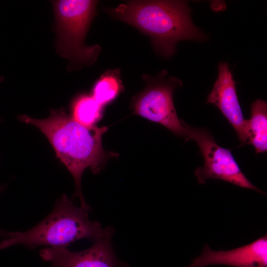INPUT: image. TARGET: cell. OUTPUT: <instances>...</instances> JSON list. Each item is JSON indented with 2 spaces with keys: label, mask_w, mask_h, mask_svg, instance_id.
<instances>
[{
  "label": "cell",
  "mask_w": 267,
  "mask_h": 267,
  "mask_svg": "<svg viewBox=\"0 0 267 267\" xmlns=\"http://www.w3.org/2000/svg\"><path fill=\"white\" fill-rule=\"evenodd\" d=\"M18 118L36 126L46 137L57 158L74 178V196L79 198L80 207L89 211L90 207L86 203L81 188L84 171L89 168L94 174H98L109 159L118 156V154L103 147L102 138L108 128L85 127L75 121L63 108L52 110L49 116L44 119L32 118L26 115Z\"/></svg>",
  "instance_id": "cell-1"
},
{
  "label": "cell",
  "mask_w": 267,
  "mask_h": 267,
  "mask_svg": "<svg viewBox=\"0 0 267 267\" xmlns=\"http://www.w3.org/2000/svg\"><path fill=\"white\" fill-rule=\"evenodd\" d=\"M108 12L149 36L155 50L166 57L175 53L178 42H202L206 39L192 22L186 1H129L109 9Z\"/></svg>",
  "instance_id": "cell-2"
},
{
  "label": "cell",
  "mask_w": 267,
  "mask_h": 267,
  "mask_svg": "<svg viewBox=\"0 0 267 267\" xmlns=\"http://www.w3.org/2000/svg\"><path fill=\"white\" fill-rule=\"evenodd\" d=\"M88 212L74 205L63 194L52 211L37 225L25 232H8L0 243V249L19 244L28 249L41 245L66 248L81 239L94 241L114 233L113 227L103 228L99 222L90 220Z\"/></svg>",
  "instance_id": "cell-3"
},
{
  "label": "cell",
  "mask_w": 267,
  "mask_h": 267,
  "mask_svg": "<svg viewBox=\"0 0 267 267\" xmlns=\"http://www.w3.org/2000/svg\"><path fill=\"white\" fill-rule=\"evenodd\" d=\"M95 0H59L53 2L58 53L68 59L74 68L91 65L101 48L85 46L84 39L96 13Z\"/></svg>",
  "instance_id": "cell-4"
},
{
  "label": "cell",
  "mask_w": 267,
  "mask_h": 267,
  "mask_svg": "<svg viewBox=\"0 0 267 267\" xmlns=\"http://www.w3.org/2000/svg\"><path fill=\"white\" fill-rule=\"evenodd\" d=\"M167 74L164 70L156 77L145 75L146 86L134 96L131 108L134 114L163 126L187 141L188 125L178 118L173 97L175 89L182 82L176 77L166 78Z\"/></svg>",
  "instance_id": "cell-5"
},
{
  "label": "cell",
  "mask_w": 267,
  "mask_h": 267,
  "mask_svg": "<svg viewBox=\"0 0 267 267\" xmlns=\"http://www.w3.org/2000/svg\"><path fill=\"white\" fill-rule=\"evenodd\" d=\"M187 128L188 140L197 143L204 159V166L194 171L199 183L204 184L208 179H219L265 194L243 174L230 150L219 145L208 130L188 125Z\"/></svg>",
  "instance_id": "cell-6"
},
{
  "label": "cell",
  "mask_w": 267,
  "mask_h": 267,
  "mask_svg": "<svg viewBox=\"0 0 267 267\" xmlns=\"http://www.w3.org/2000/svg\"><path fill=\"white\" fill-rule=\"evenodd\" d=\"M113 234L94 241L89 248L72 252L66 248L46 247L40 250V256L51 267H130L115 255L111 244Z\"/></svg>",
  "instance_id": "cell-7"
},
{
  "label": "cell",
  "mask_w": 267,
  "mask_h": 267,
  "mask_svg": "<svg viewBox=\"0 0 267 267\" xmlns=\"http://www.w3.org/2000/svg\"><path fill=\"white\" fill-rule=\"evenodd\" d=\"M222 265L234 267H267V236L229 250L216 251L206 244L201 254L186 267Z\"/></svg>",
  "instance_id": "cell-8"
},
{
  "label": "cell",
  "mask_w": 267,
  "mask_h": 267,
  "mask_svg": "<svg viewBox=\"0 0 267 267\" xmlns=\"http://www.w3.org/2000/svg\"><path fill=\"white\" fill-rule=\"evenodd\" d=\"M207 103L220 109L235 130L241 143L246 144V120L238 101L233 75L226 62L219 63L218 77L208 95Z\"/></svg>",
  "instance_id": "cell-9"
},
{
  "label": "cell",
  "mask_w": 267,
  "mask_h": 267,
  "mask_svg": "<svg viewBox=\"0 0 267 267\" xmlns=\"http://www.w3.org/2000/svg\"><path fill=\"white\" fill-rule=\"evenodd\" d=\"M247 144L252 145L257 154L267 150V103L258 99L251 106V117L246 120Z\"/></svg>",
  "instance_id": "cell-10"
},
{
  "label": "cell",
  "mask_w": 267,
  "mask_h": 267,
  "mask_svg": "<svg viewBox=\"0 0 267 267\" xmlns=\"http://www.w3.org/2000/svg\"><path fill=\"white\" fill-rule=\"evenodd\" d=\"M102 108L92 95L82 94L72 103L71 117L79 124L91 128L101 119Z\"/></svg>",
  "instance_id": "cell-11"
},
{
  "label": "cell",
  "mask_w": 267,
  "mask_h": 267,
  "mask_svg": "<svg viewBox=\"0 0 267 267\" xmlns=\"http://www.w3.org/2000/svg\"><path fill=\"white\" fill-rule=\"evenodd\" d=\"M124 89L117 69L109 70L104 73L95 84L92 89V97L100 105L114 100Z\"/></svg>",
  "instance_id": "cell-12"
},
{
  "label": "cell",
  "mask_w": 267,
  "mask_h": 267,
  "mask_svg": "<svg viewBox=\"0 0 267 267\" xmlns=\"http://www.w3.org/2000/svg\"><path fill=\"white\" fill-rule=\"evenodd\" d=\"M4 188V186H0V192H1ZM8 232L3 231L0 229V238L2 237H5L7 234Z\"/></svg>",
  "instance_id": "cell-13"
}]
</instances>
